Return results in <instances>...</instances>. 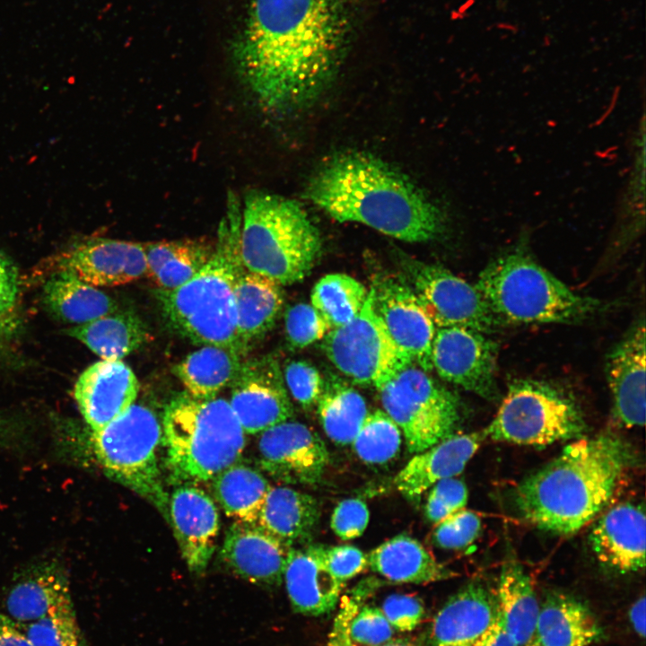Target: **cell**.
I'll return each mask as SVG.
<instances>
[{"mask_svg":"<svg viewBox=\"0 0 646 646\" xmlns=\"http://www.w3.org/2000/svg\"><path fill=\"white\" fill-rule=\"evenodd\" d=\"M0 646H33L19 624L0 613Z\"/></svg>","mask_w":646,"mask_h":646,"instance_id":"obj_51","label":"cell"},{"mask_svg":"<svg viewBox=\"0 0 646 646\" xmlns=\"http://www.w3.org/2000/svg\"><path fill=\"white\" fill-rule=\"evenodd\" d=\"M55 266L93 286L127 284L147 272L144 244L106 238L72 244L57 256Z\"/></svg>","mask_w":646,"mask_h":646,"instance_id":"obj_17","label":"cell"},{"mask_svg":"<svg viewBox=\"0 0 646 646\" xmlns=\"http://www.w3.org/2000/svg\"><path fill=\"white\" fill-rule=\"evenodd\" d=\"M428 494L425 515L438 523L452 513L464 509L467 502V488L465 483L450 477L435 483Z\"/></svg>","mask_w":646,"mask_h":646,"instance_id":"obj_44","label":"cell"},{"mask_svg":"<svg viewBox=\"0 0 646 646\" xmlns=\"http://www.w3.org/2000/svg\"><path fill=\"white\" fill-rule=\"evenodd\" d=\"M476 287L502 323H574L601 307L596 299L574 292L517 251L492 260L481 271Z\"/></svg>","mask_w":646,"mask_h":646,"instance_id":"obj_7","label":"cell"},{"mask_svg":"<svg viewBox=\"0 0 646 646\" xmlns=\"http://www.w3.org/2000/svg\"><path fill=\"white\" fill-rule=\"evenodd\" d=\"M369 518V510L363 501L357 498L345 499L335 507L330 526L342 540H351L362 536Z\"/></svg>","mask_w":646,"mask_h":646,"instance_id":"obj_48","label":"cell"},{"mask_svg":"<svg viewBox=\"0 0 646 646\" xmlns=\"http://www.w3.org/2000/svg\"><path fill=\"white\" fill-rule=\"evenodd\" d=\"M283 378L291 396L302 407L317 405L324 381L316 367L305 361H292L284 367Z\"/></svg>","mask_w":646,"mask_h":646,"instance_id":"obj_43","label":"cell"},{"mask_svg":"<svg viewBox=\"0 0 646 646\" xmlns=\"http://www.w3.org/2000/svg\"><path fill=\"white\" fill-rule=\"evenodd\" d=\"M258 452L264 471L292 484H318L329 462L320 436L305 424L288 420L260 433Z\"/></svg>","mask_w":646,"mask_h":646,"instance_id":"obj_15","label":"cell"},{"mask_svg":"<svg viewBox=\"0 0 646 646\" xmlns=\"http://www.w3.org/2000/svg\"><path fill=\"white\" fill-rule=\"evenodd\" d=\"M380 646H421L420 641L410 638L391 639Z\"/></svg>","mask_w":646,"mask_h":646,"instance_id":"obj_54","label":"cell"},{"mask_svg":"<svg viewBox=\"0 0 646 646\" xmlns=\"http://www.w3.org/2000/svg\"><path fill=\"white\" fill-rule=\"evenodd\" d=\"M148 275L160 288L172 290L189 281L210 260L214 247L196 240L144 244Z\"/></svg>","mask_w":646,"mask_h":646,"instance_id":"obj_35","label":"cell"},{"mask_svg":"<svg viewBox=\"0 0 646 646\" xmlns=\"http://www.w3.org/2000/svg\"><path fill=\"white\" fill-rule=\"evenodd\" d=\"M378 391L384 411L402 430L410 453L422 452L450 437L459 423L458 397L415 362Z\"/></svg>","mask_w":646,"mask_h":646,"instance_id":"obj_10","label":"cell"},{"mask_svg":"<svg viewBox=\"0 0 646 646\" xmlns=\"http://www.w3.org/2000/svg\"><path fill=\"white\" fill-rule=\"evenodd\" d=\"M162 440V426L155 412L135 403L92 433L94 453L105 472L154 505L168 519L169 497L157 455Z\"/></svg>","mask_w":646,"mask_h":646,"instance_id":"obj_8","label":"cell"},{"mask_svg":"<svg viewBox=\"0 0 646 646\" xmlns=\"http://www.w3.org/2000/svg\"><path fill=\"white\" fill-rule=\"evenodd\" d=\"M168 519L188 568L203 572L216 546L219 513L213 499L189 484L176 488L168 502Z\"/></svg>","mask_w":646,"mask_h":646,"instance_id":"obj_19","label":"cell"},{"mask_svg":"<svg viewBox=\"0 0 646 646\" xmlns=\"http://www.w3.org/2000/svg\"><path fill=\"white\" fill-rule=\"evenodd\" d=\"M283 285L245 269L234 288L237 327L248 352L275 324L284 305Z\"/></svg>","mask_w":646,"mask_h":646,"instance_id":"obj_29","label":"cell"},{"mask_svg":"<svg viewBox=\"0 0 646 646\" xmlns=\"http://www.w3.org/2000/svg\"><path fill=\"white\" fill-rule=\"evenodd\" d=\"M475 646H518L504 629L499 616L476 642Z\"/></svg>","mask_w":646,"mask_h":646,"instance_id":"obj_52","label":"cell"},{"mask_svg":"<svg viewBox=\"0 0 646 646\" xmlns=\"http://www.w3.org/2000/svg\"><path fill=\"white\" fill-rule=\"evenodd\" d=\"M367 296L364 285L354 277L329 274L314 285L311 305L332 330L353 320L362 309Z\"/></svg>","mask_w":646,"mask_h":646,"instance_id":"obj_38","label":"cell"},{"mask_svg":"<svg viewBox=\"0 0 646 646\" xmlns=\"http://www.w3.org/2000/svg\"><path fill=\"white\" fill-rule=\"evenodd\" d=\"M498 345L484 333L462 327H437L431 351L432 369L455 385L489 400L500 397L496 382Z\"/></svg>","mask_w":646,"mask_h":646,"instance_id":"obj_13","label":"cell"},{"mask_svg":"<svg viewBox=\"0 0 646 646\" xmlns=\"http://www.w3.org/2000/svg\"><path fill=\"white\" fill-rule=\"evenodd\" d=\"M167 465L177 481L212 480L240 458L246 436L229 402L202 400L186 391L174 396L162 416Z\"/></svg>","mask_w":646,"mask_h":646,"instance_id":"obj_6","label":"cell"},{"mask_svg":"<svg viewBox=\"0 0 646 646\" xmlns=\"http://www.w3.org/2000/svg\"><path fill=\"white\" fill-rule=\"evenodd\" d=\"M364 597L365 593L362 590L341 597L338 612L328 635L327 646H356L350 637L349 626Z\"/></svg>","mask_w":646,"mask_h":646,"instance_id":"obj_49","label":"cell"},{"mask_svg":"<svg viewBox=\"0 0 646 646\" xmlns=\"http://www.w3.org/2000/svg\"><path fill=\"white\" fill-rule=\"evenodd\" d=\"M498 616L494 590L473 580L451 595L420 639L421 646H475Z\"/></svg>","mask_w":646,"mask_h":646,"instance_id":"obj_18","label":"cell"},{"mask_svg":"<svg viewBox=\"0 0 646 646\" xmlns=\"http://www.w3.org/2000/svg\"><path fill=\"white\" fill-rule=\"evenodd\" d=\"M370 291L372 310L390 337L415 364L430 371L436 327L411 285L387 277L377 281Z\"/></svg>","mask_w":646,"mask_h":646,"instance_id":"obj_16","label":"cell"},{"mask_svg":"<svg viewBox=\"0 0 646 646\" xmlns=\"http://www.w3.org/2000/svg\"><path fill=\"white\" fill-rule=\"evenodd\" d=\"M603 634L596 615L575 597L552 592L540 604L534 640L542 646H590Z\"/></svg>","mask_w":646,"mask_h":646,"instance_id":"obj_27","label":"cell"},{"mask_svg":"<svg viewBox=\"0 0 646 646\" xmlns=\"http://www.w3.org/2000/svg\"><path fill=\"white\" fill-rule=\"evenodd\" d=\"M645 596L642 595L633 602L628 613L633 631L642 639L645 638Z\"/></svg>","mask_w":646,"mask_h":646,"instance_id":"obj_53","label":"cell"},{"mask_svg":"<svg viewBox=\"0 0 646 646\" xmlns=\"http://www.w3.org/2000/svg\"><path fill=\"white\" fill-rule=\"evenodd\" d=\"M240 248L248 271L286 285L310 274L321 253L322 240L296 201L250 190L241 206Z\"/></svg>","mask_w":646,"mask_h":646,"instance_id":"obj_5","label":"cell"},{"mask_svg":"<svg viewBox=\"0 0 646 646\" xmlns=\"http://www.w3.org/2000/svg\"><path fill=\"white\" fill-rule=\"evenodd\" d=\"M311 546L331 573L343 583L368 567L366 555L355 546L349 545L336 546L312 545Z\"/></svg>","mask_w":646,"mask_h":646,"instance_id":"obj_46","label":"cell"},{"mask_svg":"<svg viewBox=\"0 0 646 646\" xmlns=\"http://www.w3.org/2000/svg\"><path fill=\"white\" fill-rule=\"evenodd\" d=\"M138 380L121 360H102L89 366L74 386L81 415L92 432L127 411L136 399Z\"/></svg>","mask_w":646,"mask_h":646,"instance_id":"obj_20","label":"cell"},{"mask_svg":"<svg viewBox=\"0 0 646 646\" xmlns=\"http://www.w3.org/2000/svg\"><path fill=\"white\" fill-rule=\"evenodd\" d=\"M290 548L257 524L235 521L226 532L220 556L238 577L259 587L275 588L284 581Z\"/></svg>","mask_w":646,"mask_h":646,"instance_id":"obj_21","label":"cell"},{"mask_svg":"<svg viewBox=\"0 0 646 646\" xmlns=\"http://www.w3.org/2000/svg\"><path fill=\"white\" fill-rule=\"evenodd\" d=\"M17 292V271L12 262L0 252V316L13 308Z\"/></svg>","mask_w":646,"mask_h":646,"instance_id":"obj_50","label":"cell"},{"mask_svg":"<svg viewBox=\"0 0 646 646\" xmlns=\"http://www.w3.org/2000/svg\"><path fill=\"white\" fill-rule=\"evenodd\" d=\"M633 459L631 446L615 434L580 438L516 486L517 510L543 530L574 534L609 503Z\"/></svg>","mask_w":646,"mask_h":646,"instance_id":"obj_3","label":"cell"},{"mask_svg":"<svg viewBox=\"0 0 646 646\" xmlns=\"http://www.w3.org/2000/svg\"><path fill=\"white\" fill-rule=\"evenodd\" d=\"M589 540L597 559L605 567L619 573L643 570L646 545L643 506L627 502L611 507L597 520Z\"/></svg>","mask_w":646,"mask_h":646,"instance_id":"obj_22","label":"cell"},{"mask_svg":"<svg viewBox=\"0 0 646 646\" xmlns=\"http://www.w3.org/2000/svg\"><path fill=\"white\" fill-rule=\"evenodd\" d=\"M18 624L33 646H86L74 607Z\"/></svg>","mask_w":646,"mask_h":646,"instance_id":"obj_40","label":"cell"},{"mask_svg":"<svg viewBox=\"0 0 646 646\" xmlns=\"http://www.w3.org/2000/svg\"><path fill=\"white\" fill-rule=\"evenodd\" d=\"M319 518V505L313 496L287 486H276L270 487L257 525L292 547L311 537Z\"/></svg>","mask_w":646,"mask_h":646,"instance_id":"obj_30","label":"cell"},{"mask_svg":"<svg viewBox=\"0 0 646 646\" xmlns=\"http://www.w3.org/2000/svg\"><path fill=\"white\" fill-rule=\"evenodd\" d=\"M481 526V519L476 513L461 509L437 523L433 541L443 549H461L476 539Z\"/></svg>","mask_w":646,"mask_h":646,"instance_id":"obj_42","label":"cell"},{"mask_svg":"<svg viewBox=\"0 0 646 646\" xmlns=\"http://www.w3.org/2000/svg\"><path fill=\"white\" fill-rule=\"evenodd\" d=\"M528 646H542L538 642H537L535 640H533Z\"/></svg>","mask_w":646,"mask_h":646,"instance_id":"obj_55","label":"cell"},{"mask_svg":"<svg viewBox=\"0 0 646 646\" xmlns=\"http://www.w3.org/2000/svg\"><path fill=\"white\" fill-rule=\"evenodd\" d=\"M347 29L343 0H251L234 64L265 111L289 115L329 86Z\"/></svg>","mask_w":646,"mask_h":646,"instance_id":"obj_1","label":"cell"},{"mask_svg":"<svg viewBox=\"0 0 646 646\" xmlns=\"http://www.w3.org/2000/svg\"><path fill=\"white\" fill-rule=\"evenodd\" d=\"M317 409L327 436L342 446L352 443L369 414L362 396L345 383L335 380L324 385Z\"/></svg>","mask_w":646,"mask_h":646,"instance_id":"obj_37","label":"cell"},{"mask_svg":"<svg viewBox=\"0 0 646 646\" xmlns=\"http://www.w3.org/2000/svg\"><path fill=\"white\" fill-rule=\"evenodd\" d=\"M606 374L615 417L624 427L645 423V324L636 323L609 353Z\"/></svg>","mask_w":646,"mask_h":646,"instance_id":"obj_23","label":"cell"},{"mask_svg":"<svg viewBox=\"0 0 646 646\" xmlns=\"http://www.w3.org/2000/svg\"><path fill=\"white\" fill-rule=\"evenodd\" d=\"M483 439V432L452 434L415 453L395 476L397 489L408 500H418L435 483L460 474Z\"/></svg>","mask_w":646,"mask_h":646,"instance_id":"obj_24","label":"cell"},{"mask_svg":"<svg viewBox=\"0 0 646 646\" xmlns=\"http://www.w3.org/2000/svg\"><path fill=\"white\" fill-rule=\"evenodd\" d=\"M284 330L289 345L301 349L323 339L330 328L312 305L301 302L286 310Z\"/></svg>","mask_w":646,"mask_h":646,"instance_id":"obj_41","label":"cell"},{"mask_svg":"<svg viewBox=\"0 0 646 646\" xmlns=\"http://www.w3.org/2000/svg\"><path fill=\"white\" fill-rule=\"evenodd\" d=\"M586 428L580 407L564 391L543 381L516 380L482 432L493 441L542 447L582 438Z\"/></svg>","mask_w":646,"mask_h":646,"instance_id":"obj_9","label":"cell"},{"mask_svg":"<svg viewBox=\"0 0 646 646\" xmlns=\"http://www.w3.org/2000/svg\"><path fill=\"white\" fill-rule=\"evenodd\" d=\"M323 339L327 357L340 372L356 384L377 389L414 362L374 313L371 291L359 314L346 325L330 330Z\"/></svg>","mask_w":646,"mask_h":646,"instance_id":"obj_11","label":"cell"},{"mask_svg":"<svg viewBox=\"0 0 646 646\" xmlns=\"http://www.w3.org/2000/svg\"><path fill=\"white\" fill-rule=\"evenodd\" d=\"M5 607L9 617L18 623L74 607L65 568L56 562L29 567L11 586Z\"/></svg>","mask_w":646,"mask_h":646,"instance_id":"obj_26","label":"cell"},{"mask_svg":"<svg viewBox=\"0 0 646 646\" xmlns=\"http://www.w3.org/2000/svg\"><path fill=\"white\" fill-rule=\"evenodd\" d=\"M351 444L363 462L385 464L399 452L401 430L385 411L375 410L368 414Z\"/></svg>","mask_w":646,"mask_h":646,"instance_id":"obj_39","label":"cell"},{"mask_svg":"<svg viewBox=\"0 0 646 646\" xmlns=\"http://www.w3.org/2000/svg\"><path fill=\"white\" fill-rule=\"evenodd\" d=\"M230 387L229 404L245 433H261L292 415L279 364L271 356L242 360Z\"/></svg>","mask_w":646,"mask_h":646,"instance_id":"obj_14","label":"cell"},{"mask_svg":"<svg viewBox=\"0 0 646 646\" xmlns=\"http://www.w3.org/2000/svg\"><path fill=\"white\" fill-rule=\"evenodd\" d=\"M349 633L355 644L380 646L392 639L394 629L380 607L365 605L353 617Z\"/></svg>","mask_w":646,"mask_h":646,"instance_id":"obj_45","label":"cell"},{"mask_svg":"<svg viewBox=\"0 0 646 646\" xmlns=\"http://www.w3.org/2000/svg\"><path fill=\"white\" fill-rule=\"evenodd\" d=\"M103 360H120L146 343L145 323L132 310H119L66 329Z\"/></svg>","mask_w":646,"mask_h":646,"instance_id":"obj_33","label":"cell"},{"mask_svg":"<svg viewBox=\"0 0 646 646\" xmlns=\"http://www.w3.org/2000/svg\"><path fill=\"white\" fill-rule=\"evenodd\" d=\"M494 593L507 633L518 646H528L535 638L540 607L530 576L518 562H507Z\"/></svg>","mask_w":646,"mask_h":646,"instance_id":"obj_31","label":"cell"},{"mask_svg":"<svg viewBox=\"0 0 646 646\" xmlns=\"http://www.w3.org/2000/svg\"><path fill=\"white\" fill-rule=\"evenodd\" d=\"M306 196L340 223H360L407 242L429 241L445 230L443 211L422 188L366 153L327 160L309 180Z\"/></svg>","mask_w":646,"mask_h":646,"instance_id":"obj_2","label":"cell"},{"mask_svg":"<svg viewBox=\"0 0 646 646\" xmlns=\"http://www.w3.org/2000/svg\"><path fill=\"white\" fill-rule=\"evenodd\" d=\"M44 301L58 319L83 325L118 310L117 301L73 273L57 270L44 285Z\"/></svg>","mask_w":646,"mask_h":646,"instance_id":"obj_32","label":"cell"},{"mask_svg":"<svg viewBox=\"0 0 646 646\" xmlns=\"http://www.w3.org/2000/svg\"><path fill=\"white\" fill-rule=\"evenodd\" d=\"M245 356L235 350L204 345L173 367V373L191 397L207 400L230 386Z\"/></svg>","mask_w":646,"mask_h":646,"instance_id":"obj_34","label":"cell"},{"mask_svg":"<svg viewBox=\"0 0 646 646\" xmlns=\"http://www.w3.org/2000/svg\"><path fill=\"white\" fill-rule=\"evenodd\" d=\"M366 558L372 572L394 582L427 584L456 575L437 562L418 540L404 534L385 541Z\"/></svg>","mask_w":646,"mask_h":646,"instance_id":"obj_28","label":"cell"},{"mask_svg":"<svg viewBox=\"0 0 646 646\" xmlns=\"http://www.w3.org/2000/svg\"><path fill=\"white\" fill-rule=\"evenodd\" d=\"M406 271L436 327H462L487 334L502 323L476 285L443 266L414 261Z\"/></svg>","mask_w":646,"mask_h":646,"instance_id":"obj_12","label":"cell"},{"mask_svg":"<svg viewBox=\"0 0 646 646\" xmlns=\"http://www.w3.org/2000/svg\"><path fill=\"white\" fill-rule=\"evenodd\" d=\"M212 480L214 495L229 518L257 524L271 487L258 469L236 462Z\"/></svg>","mask_w":646,"mask_h":646,"instance_id":"obj_36","label":"cell"},{"mask_svg":"<svg viewBox=\"0 0 646 646\" xmlns=\"http://www.w3.org/2000/svg\"><path fill=\"white\" fill-rule=\"evenodd\" d=\"M284 581L293 611L309 616L333 611L344 588V583L331 573L311 546L290 548Z\"/></svg>","mask_w":646,"mask_h":646,"instance_id":"obj_25","label":"cell"},{"mask_svg":"<svg viewBox=\"0 0 646 646\" xmlns=\"http://www.w3.org/2000/svg\"><path fill=\"white\" fill-rule=\"evenodd\" d=\"M380 609L393 629L398 632L415 630L422 623L425 613L419 598L401 593L387 597Z\"/></svg>","mask_w":646,"mask_h":646,"instance_id":"obj_47","label":"cell"},{"mask_svg":"<svg viewBox=\"0 0 646 646\" xmlns=\"http://www.w3.org/2000/svg\"><path fill=\"white\" fill-rule=\"evenodd\" d=\"M241 204L229 193L210 260L189 281L153 294L167 326L196 345H216L248 353L238 333L234 288L246 269L240 248Z\"/></svg>","mask_w":646,"mask_h":646,"instance_id":"obj_4","label":"cell"}]
</instances>
